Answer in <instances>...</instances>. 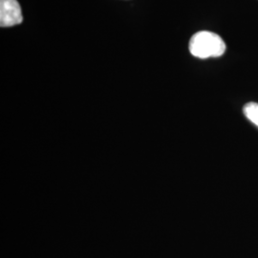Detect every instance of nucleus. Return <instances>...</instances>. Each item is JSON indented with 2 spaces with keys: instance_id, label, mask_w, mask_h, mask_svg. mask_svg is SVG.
I'll use <instances>...</instances> for the list:
<instances>
[{
  "instance_id": "nucleus-1",
  "label": "nucleus",
  "mask_w": 258,
  "mask_h": 258,
  "mask_svg": "<svg viewBox=\"0 0 258 258\" xmlns=\"http://www.w3.org/2000/svg\"><path fill=\"white\" fill-rule=\"evenodd\" d=\"M226 48V43L220 36L208 31L196 33L189 41L190 54L204 59L221 56L224 55Z\"/></svg>"
},
{
  "instance_id": "nucleus-2",
  "label": "nucleus",
  "mask_w": 258,
  "mask_h": 258,
  "mask_svg": "<svg viewBox=\"0 0 258 258\" xmlns=\"http://www.w3.org/2000/svg\"><path fill=\"white\" fill-rule=\"evenodd\" d=\"M23 20L21 8L17 0H0V26L12 27Z\"/></svg>"
},
{
  "instance_id": "nucleus-3",
  "label": "nucleus",
  "mask_w": 258,
  "mask_h": 258,
  "mask_svg": "<svg viewBox=\"0 0 258 258\" xmlns=\"http://www.w3.org/2000/svg\"><path fill=\"white\" fill-rule=\"evenodd\" d=\"M244 115L248 120L258 127V103L257 102H248L243 107Z\"/></svg>"
}]
</instances>
